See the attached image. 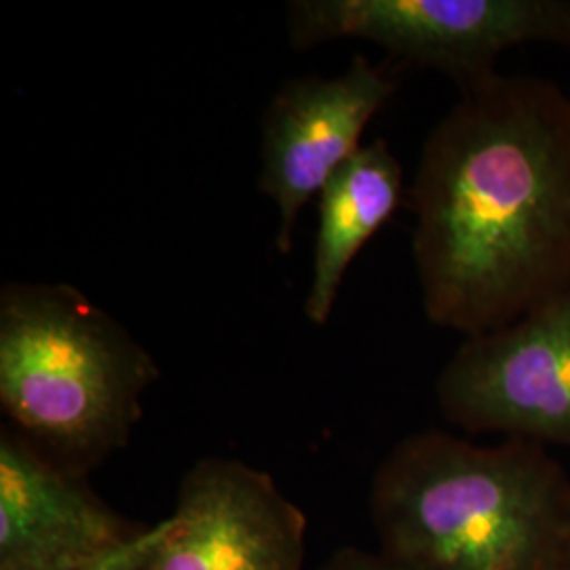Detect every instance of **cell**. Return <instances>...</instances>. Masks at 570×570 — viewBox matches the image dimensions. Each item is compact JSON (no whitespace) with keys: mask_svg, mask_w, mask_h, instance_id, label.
I'll list each match as a JSON object with an SVG mask.
<instances>
[{"mask_svg":"<svg viewBox=\"0 0 570 570\" xmlns=\"http://www.w3.org/2000/svg\"><path fill=\"white\" fill-rule=\"evenodd\" d=\"M161 370L79 287L0 289V406L53 465L87 478L125 449Z\"/></svg>","mask_w":570,"mask_h":570,"instance_id":"cell-3","label":"cell"},{"mask_svg":"<svg viewBox=\"0 0 570 570\" xmlns=\"http://www.w3.org/2000/svg\"><path fill=\"white\" fill-rule=\"evenodd\" d=\"M146 529L112 510L87 478L53 465L13 429H2L0 570L98 567L136 546Z\"/></svg>","mask_w":570,"mask_h":570,"instance_id":"cell-8","label":"cell"},{"mask_svg":"<svg viewBox=\"0 0 570 570\" xmlns=\"http://www.w3.org/2000/svg\"><path fill=\"white\" fill-rule=\"evenodd\" d=\"M376 550L414 570H550L570 524V475L529 440L473 444L428 429L374 471Z\"/></svg>","mask_w":570,"mask_h":570,"instance_id":"cell-2","label":"cell"},{"mask_svg":"<svg viewBox=\"0 0 570 570\" xmlns=\"http://www.w3.org/2000/svg\"><path fill=\"white\" fill-rule=\"evenodd\" d=\"M287 39L298 51L372 42L463 91L494 77L513 47H570V0H296L287 4Z\"/></svg>","mask_w":570,"mask_h":570,"instance_id":"cell-4","label":"cell"},{"mask_svg":"<svg viewBox=\"0 0 570 570\" xmlns=\"http://www.w3.org/2000/svg\"><path fill=\"white\" fill-rule=\"evenodd\" d=\"M435 397L450 425L471 435L570 449V285L510 326L465 338Z\"/></svg>","mask_w":570,"mask_h":570,"instance_id":"cell-5","label":"cell"},{"mask_svg":"<svg viewBox=\"0 0 570 570\" xmlns=\"http://www.w3.org/2000/svg\"><path fill=\"white\" fill-rule=\"evenodd\" d=\"M550 570H570V524L564 539H562V543H560V550H558L553 562H551Z\"/></svg>","mask_w":570,"mask_h":570,"instance_id":"cell-12","label":"cell"},{"mask_svg":"<svg viewBox=\"0 0 570 570\" xmlns=\"http://www.w3.org/2000/svg\"><path fill=\"white\" fill-rule=\"evenodd\" d=\"M306 515L265 469L205 456L138 570H305Z\"/></svg>","mask_w":570,"mask_h":570,"instance_id":"cell-6","label":"cell"},{"mask_svg":"<svg viewBox=\"0 0 570 570\" xmlns=\"http://www.w3.org/2000/svg\"><path fill=\"white\" fill-rule=\"evenodd\" d=\"M395 89L387 68L355 56L336 77L292 79L273 96L261 127L258 188L279 214V254H289L303 209L364 146L367 125Z\"/></svg>","mask_w":570,"mask_h":570,"instance_id":"cell-7","label":"cell"},{"mask_svg":"<svg viewBox=\"0 0 570 570\" xmlns=\"http://www.w3.org/2000/svg\"><path fill=\"white\" fill-rule=\"evenodd\" d=\"M429 322L469 336L510 326L570 285V96L534 75L461 91L407 190Z\"/></svg>","mask_w":570,"mask_h":570,"instance_id":"cell-1","label":"cell"},{"mask_svg":"<svg viewBox=\"0 0 570 570\" xmlns=\"http://www.w3.org/2000/svg\"><path fill=\"white\" fill-rule=\"evenodd\" d=\"M157 537H159V522L155 527H148L136 546H131L129 550L115 556L112 560L102 562L98 567L77 570H138L144 562V558L148 556V551L153 550V546L157 543Z\"/></svg>","mask_w":570,"mask_h":570,"instance_id":"cell-11","label":"cell"},{"mask_svg":"<svg viewBox=\"0 0 570 570\" xmlns=\"http://www.w3.org/2000/svg\"><path fill=\"white\" fill-rule=\"evenodd\" d=\"M404 199V169L385 140L364 144L320 193V228L313 252L306 320L324 326L348 266L387 225Z\"/></svg>","mask_w":570,"mask_h":570,"instance_id":"cell-9","label":"cell"},{"mask_svg":"<svg viewBox=\"0 0 570 570\" xmlns=\"http://www.w3.org/2000/svg\"><path fill=\"white\" fill-rule=\"evenodd\" d=\"M317 570H414L389 558L379 550H362L355 546H346L334 551Z\"/></svg>","mask_w":570,"mask_h":570,"instance_id":"cell-10","label":"cell"}]
</instances>
